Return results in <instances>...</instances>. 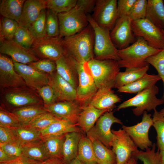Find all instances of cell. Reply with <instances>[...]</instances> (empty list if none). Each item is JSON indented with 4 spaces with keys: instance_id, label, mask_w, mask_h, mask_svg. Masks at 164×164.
Returning a JSON list of instances; mask_svg holds the SVG:
<instances>
[{
    "instance_id": "6da1fadb",
    "label": "cell",
    "mask_w": 164,
    "mask_h": 164,
    "mask_svg": "<svg viewBox=\"0 0 164 164\" xmlns=\"http://www.w3.org/2000/svg\"><path fill=\"white\" fill-rule=\"evenodd\" d=\"M60 40L65 52L78 63H83L94 58V34L89 23L80 32Z\"/></svg>"
},
{
    "instance_id": "7a4b0ae2",
    "label": "cell",
    "mask_w": 164,
    "mask_h": 164,
    "mask_svg": "<svg viewBox=\"0 0 164 164\" xmlns=\"http://www.w3.org/2000/svg\"><path fill=\"white\" fill-rule=\"evenodd\" d=\"M136 41L128 47L118 50L120 59L118 62L120 68L142 67L148 66L146 59L162 50L150 46L142 37H136Z\"/></svg>"
},
{
    "instance_id": "3957f363",
    "label": "cell",
    "mask_w": 164,
    "mask_h": 164,
    "mask_svg": "<svg viewBox=\"0 0 164 164\" xmlns=\"http://www.w3.org/2000/svg\"><path fill=\"white\" fill-rule=\"evenodd\" d=\"M87 63L98 89L114 88L116 77L120 68L118 61L100 60L94 58Z\"/></svg>"
},
{
    "instance_id": "277c9868",
    "label": "cell",
    "mask_w": 164,
    "mask_h": 164,
    "mask_svg": "<svg viewBox=\"0 0 164 164\" xmlns=\"http://www.w3.org/2000/svg\"><path fill=\"white\" fill-rule=\"evenodd\" d=\"M89 24L94 32V58L100 60H112L118 61L120 59L118 49L113 43L110 37V31L100 27L92 19L91 15H87Z\"/></svg>"
},
{
    "instance_id": "5b68a950",
    "label": "cell",
    "mask_w": 164,
    "mask_h": 164,
    "mask_svg": "<svg viewBox=\"0 0 164 164\" xmlns=\"http://www.w3.org/2000/svg\"><path fill=\"white\" fill-rule=\"evenodd\" d=\"M57 15L60 39L80 32L89 24L87 15L81 6L77 4L69 11Z\"/></svg>"
},
{
    "instance_id": "8992f818",
    "label": "cell",
    "mask_w": 164,
    "mask_h": 164,
    "mask_svg": "<svg viewBox=\"0 0 164 164\" xmlns=\"http://www.w3.org/2000/svg\"><path fill=\"white\" fill-rule=\"evenodd\" d=\"M159 91V88L155 85L146 88L120 104L117 110L135 107L132 110L133 113L137 116L141 115L145 111L154 110L157 107L164 103L163 98L159 99L156 97Z\"/></svg>"
},
{
    "instance_id": "52a82bcc",
    "label": "cell",
    "mask_w": 164,
    "mask_h": 164,
    "mask_svg": "<svg viewBox=\"0 0 164 164\" xmlns=\"http://www.w3.org/2000/svg\"><path fill=\"white\" fill-rule=\"evenodd\" d=\"M78 74V85L76 101L83 108L89 105L97 89L87 62L80 63L76 61Z\"/></svg>"
},
{
    "instance_id": "ba28073f",
    "label": "cell",
    "mask_w": 164,
    "mask_h": 164,
    "mask_svg": "<svg viewBox=\"0 0 164 164\" xmlns=\"http://www.w3.org/2000/svg\"><path fill=\"white\" fill-rule=\"evenodd\" d=\"M132 28L136 37L143 38L148 44L154 48H164V34L159 28L147 19L133 20Z\"/></svg>"
},
{
    "instance_id": "9c48e42d",
    "label": "cell",
    "mask_w": 164,
    "mask_h": 164,
    "mask_svg": "<svg viewBox=\"0 0 164 164\" xmlns=\"http://www.w3.org/2000/svg\"><path fill=\"white\" fill-rule=\"evenodd\" d=\"M91 16L100 27L111 31L118 19L117 1L96 0Z\"/></svg>"
},
{
    "instance_id": "30bf717a",
    "label": "cell",
    "mask_w": 164,
    "mask_h": 164,
    "mask_svg": "<svg viewBox=\"0 0 164 164\" xmlns=\"http://www.w3.org/2000/svg\"><path fill=\"white\" fill-rule=\"evenodd\" d=\"M29 50L35 56L54 61L65 53L58 36L52 37L47 36L36 39Z\"/></svg>"
},
{
    "instance_id": "8fae6325",
    "label": "cell",
    "mask_w": 164,
    "mask_h": 164,
    "mask_svg": "<svg viewBox=\"0 0 164 164\" xmlns=\"http://www.w3.org/2000/svg\"><path fill=\"white\" fill-rule=\"evenodd\" d=\"M114 111L105 112L97 121L96 124L87 132V136L96 138L110 149L114 135L111 130L113 124L117 123L122 125L121 121L116 117L113 114Z\"/></svg>"
},
{
    "instance_id": "7c38bea8",
    "label": "cell",
    "mask_w": 164,
    "mask_h": 164,
    "mask_svg": "<svg viewBox=\"0 0 164 164\" xmlns=\"http://www.w3.org/2000/svg\"><path fill=\"white\" fill-rule=\"evenodd\" d=\"M114 135L111 143L112 150L116 157L117 164H125L132 156L133 152L138 150V147L124 129L111 130Z\"/></svg>"
},
{
    "instance_id": "4fadbf2b",
    "label": "cell",
    "mask_w": 164,
    "mask_h": 164,
    "mask_svg": "<svg viewBox=\"0 0 164 164\" xmlns=\"http://www.w3.org/2000/svg\"><path fill=\"white\" fill-rule=\"evenodd\" d=\"M143 114L142 120L140 123L132 126L123 125L122 127L142 150L152 147L153 145L149 136V129L153 125L151 115L148 114L146 111Z\"/></svg>"
},
{
    "instance_id": "5bb4252c",
    "label": "cell",
    "mask_w": 164,
    "mask_h": 164,
    "mask_svg": "<svg viewBox=\"0 0 164 164\" xmlns=\"http://www.w3.org/2000/svg\"><path fill=\"white\" fill-rule=\"evenodd\" d=\"M0 85L6 91L23 88L27 86L23 79L15 70L12 60L1 54Z\"/></svg>"
},
{
    "instance_id": "9a60e30c",
    "label": "cell",
    "mask_w": 164,
    "mask_h": 164,
    "mask_svg": "<svg viewBox=\"0 0 164 164\" xmlns=\"http://www.w3.org/2000/svg\"><path fill=\"white\" fill-rule=\"evenodd\" d=\"M132 20L128 16L118 18L110 33L111 40L118 50L129 46L136 40L132 28Z\"/></svg>"
},
{
    "instance_id": "2e32d148",
    "label": "cell",
    "mask_w": 164,
    "mask_h": 164,
    "mask_svg": "<svg viewBox=\"0 0 164 164\" xmlns=\"http://www.w3.org/2000/svg\"><path fill=\"white\" fill-rule=\"evenodd\" d=\"M44 107L47 112L76 125L82 110V107L76 100L57 101Z\"/></svg>"
},
{
    "instance_id": "e0dca14e",
    "label": "cell",
    "mask_w": 164,
    "mask_h": 164,
    "mask_svg": "<svg viewBox=\"0 0 164 164\" xmlns=\"http://www.w3.org/2000/svg\"><path fill=\"white\" fill-rule=\"evenodd\" d=\"M14 68L26 86L36 91L48 84L49 75L40 71L29 64L14 62Z\"/></svg>"
},
{
    "instance_id": "ac0fdd59",
    "label": "cell",
    "mask_w": 164,
    "mask_h": 164,
    "mask_svg": "<svg viewBox=\"0 0 164 164\" xmlns=\"http://www.w3.org/2000/svg\"><path fill=\"white\" fill-rule=\"evenodd\" d=\"M1 54L10 56L13 62L29 64L39 59L13 39L0 40Z\"/></svg>"
},
{
    "instance_id": "d6986e66",
    "label": "cell",
    "mask_w": 164,
    "mask_h": 164,
    "mask_svg": "<svg viewBox=\"0 0 164 164\" xmlns=\"http://www.w3.org/2000/svg\"><path fill=\"white\" fill-rule=\"evenodd\" d=\"M55 62L57 73L76 90L78 85L76 60L65 52L64 55Z\"/></svg>"
},
{
    "instance_id": "ffe728a7",
    "label": "cell",
    "mask_w": 164,
    "mask_h": 164,
    "mask_svg": "<svg viewBox=\"0 0 164 164\" xmlns=\"http://www.w3.org/2000/svg\"><path fill=\"white\" fill-rule=\"evenodd\" d=\"M49 75L48 84L53 88L57 101L76 100V91L70 84L59 75L56 71Z\"/></svg>"
},
{
    "instance_id": "44dd1931",
    "label": "cell",
    "mask_w": 164,
    "mask_h": 164,
    "mask_svg": "<svg viewBox=\"0 0 164 164\" xmlns=\"http://www.w3.org/2000/svg\"><path fill=\"white\" fill-rule=\"evenodd\" d=\"M24 88L6 91L5 98L7 102L17 108L40 104L41 101L37 95Z\"/></svg>"
},
{
    "instance_id": "7402d4cb",
    "label": "cell",
    "mask_w": 164,
    "mask_h": 164,
    "mask_svg": "<svg viewBox=\"0 0 164 164\" xmlns=\"http://www.w3.org/2000/svg\"><path fill=\"white\" fill-rule=\"evenodd\" d=\"M46 8V0H27L23 5L19 26L28 29L37 19L42 11Z\"/></svg>"
},
{
    "instance_id": "603a6c76",
    "label": "cell",
    "mask_w": 164,
    "mask_h": 164,
    "mask_svg": "<svg viewBox=\"0 0 164 164\" xmlns=\"http://www.w3.org/2000/svg\"><path fill=\"white\" fill-rule=\"evenodd\" d=\"M121 101V98L112 89L102 88L98 89L89 105L99 109L112 110L115 107V104Z\"/></svg>"
},
{
    "instance_id": "cb8c5ba5",
    "label": "cell",
    "mask_w": 164,
    "mask_h": 164,
    "mask_svg": "<svg viewBox=\"0 0 164 164\" xmlns=\"http://www.w3.org/2000/svg\"><path fill=\"white\" fill-rule=\"evenodd\" d=\"M112 110H101L89 105L82 108L76 125L87 133L94 126L97 119L105 112Z\"/></svg>"
},
{
    "instance_id": "d4e9b609",
    "label": "cell",
    "mask_w": 164,
    "mask_h": 164,
    "mask_svg": "<svg viewBox=\"0 0 164 164\" xmlns=\"http://www.w3.org/2000/svg\"><path fill=\"white\" fill-rule=\"evenodd\" d=\"M161 78L158 75L147 73L133 82L118 89L120 93H138L145 89L155 85Z\"/></svg>"
},
{
    "instance_id": "484cf974",
    "label": "cell",
    "mask_w": 164,
    "mask_h": 164,
    "mask_svg": "<svg viewBox=\"0 0 164 164\" xmlns=\"http://www.w3.org/2000/svg\"><path fill=\"white\" fill-rule=\"evenodd\" d=\"M39 131L41 138L49 136L64 135L72 132H82L76 125L62 119L54 122L46 128Z\"/></svg>"
},
{
    "instance_id": "4316f807",
    "label": "cell",
    "mask_w": 164,
    "mask_h": 164,
    "mask_svg": "<svg viewBox=\"0 0 164 164\" xmlns=\"http://www.w3.org/2000/svg\"><path fill=\"white\" fill-rule=\"evenodd\" d=\"M81 132H72L66 134L63 144L62 158L66 164L77 157Z\"/></svg>"
},
{
    "instance_id": "83f0119b",
    "label": "cell",
    "mask_w": 164,
    "mask_h": 164,
    "mask_svg": "<svg viewBox=\"0 0 164 164\" xmlns=\"http://www.w3.org/2000/svg\"><path fill=\"white\" fill-rule=\"evenodd\" d=\"M145 18L164 30V3L162 0H148Z\"/></svg>"
},
{
    "instance_id": "f1b7e54d",
    "label": "cell",
    "mask_w": 164,
    "mask_h": 164,
    "mask_svg": "<svg viewBox=\"0 0 164 164\" xmlns=\"http://www.w3.org/2000/svg\"><path fill=\"white\" fill-rule=\"evenodd\" d=\"M47 112L44 106L37 104L16 108L11 112L23 126L27 125L39 116Z\"/></svg>"
},
{
    "instance_id": "f546056e",
    "label": "cell",
    "mask_w": 164,
    "mask_h": 164,
    "mask_svg": "<svg viewBox=\"0 0 164 164\" xmlns=\"http://www.w3.org/2000/svg\"><path fill=\"white\" fill-rule=\"evenodd\" d=\"M87 136L92 142L97 164L117 163L115 155L112 149L106 147L99 140L91 136Z\"/></svg>"
},
{
    "instance_id": "4dcf8cb0",
    "label": "cell",
    "mask_w": 164,
    "mask_h": 164,
    "mask_svg": "<svg viewBox=\"0 0 164 164\" xmlns=\"http://www.w3.org/2000/svg\"><path fill=\"white\" fill-rule=\"evenodd\" d=\"M149 65L142 67L126 68L125 71L119 72L115 81L114 88L118 89L131 83L147 73Z\"/></svg>"
},
{
    "instance_id": "1f68e13d",
    "label": "cell",
    "mask_w": 164,
    "mask_h": 164,
    "mask_svg": "<svg viewBox=\"0 0 164 164\" xmlns=\"http://www.w3.org/2000/svg\"><path fill=\"white\" fill-rule=\"evenodd\" d=\"M24 0H2L0 4V13L3 17L18 23L22 15Z\"/></svg>"
},
{
    "instance_id": "d6a6232c",
    "label": "cell",
    "mask_w": 164,
    "mask_h": 164,
    "mask_svg": "<svg viewBox=\"0 0 164 164\" xmlns=\"http://www.w3.org/2000/svg\"><path fill=\"white\" fill-rule=\"evenodd\" d=\"M22 145L23 155L28 158L42 162L50 158L42 139Z\"/></svg>"
},
{
    "instance_id": "836d02e7",
    "label": "cell",
    "mask_w": 164,
    "mask_h": 164,
    "mask_svg": "<svg viewBox=\"0 0 164 164\" xmlns=\"http://www.w3.org/2000/svg\"><path fill=\"white\" fill-rule=\"evenodd\" d=\"M77 158L86 164H97L92 142L87 136L82 135L80 140Z\"/></svg>"
},
{
    "instance_id": "e575fe53",
    "label": "cell",
    "mask_w": 164,
    "mask_h": 164,
    "mask_svg": "<svg viewBox=\"0 0 164 164\" xmlns=\"http://www.w3.org/2000/svg\"><path fill=\"white\" fill-rule=\"evenodd\" d=\"M9 128L16 139L22 145L41 139L39 130L25 126Z\"/></svg>"
},
{
    "instance_id": "d590c367",
    "label": "cell",
    "mask_w": 164,
    "mask_h": 164,
    "mask_svg": "<svg viewBox=\"0 0 164 164\" xmlns=\"http://www.w3.org/2000/svg\"><path fill=\"white\" fill-rule=\"evenodd\" d=\"M65 134L49 136L41 138L50 158H62L63 147Z\"/></svg>"
},
{
    "instance_id": "8d00e7d4",
    "label": "cell",
    "mask_w": 164,
    "mask_h": 164,
    "mask_svg": "<svg viewBox=\"0 0 164 164\" xmlns=\"http://www.w3.org/2000/svg\"><path fill=\"white\" fill-rule=\"evenodd\" d=\"M152 148L145 151L138 150L132 153V156L142 161L143 164H160V151H156V144H153Z\"/></svg>"
},
{
    "instance_id": "74e56055",
    "label": "cell",
    "mask_w": 164,
    "mask_h": 164,
    "mask_svg": "<svg viewBox=\"0 0 164 164\" xmlns=\"http://www.w3.org/2000/svg\"><path fill=\"white\" fill-rule=\"evenodd\" d=\"M153 126L157 132V145L160 151H164V116L156 109L154 110Z\"/></svg>"
},
{
    "instance_id": "f35d334b",
    "label": "cell",
    "mask_w": 164,
    "mask_h": 164,
    "mask_svg": "<svg viewBox=\"0 0 164 164\" xmlns=\"http://www.w3.org/2000/svg\"><path fill=\"white\" fill-rule=\"evenodd\" d=\"M19 26L15 20L3 17L0 21V40L13 39Z\"/></svg>"
},
{
    "instance_id": "ab89813d",
    "label": "cell",
    "mask_w": 164,
    "mask_h": 164,
    "mask_svg": "<svg viewBox=\"0 0 164 164\" xmlns=\"http://www.w3.org/2000/svg\"><path fill=\"white\" fill-rule=\"evenodd\" d=\"M60 119L48 112L39 116L27 125L23 126L40 131L45 129L52 123Z\"/></svg>"
},
{
    "instance_id": "60d3db41",
    "label": "cell",
    "mask_w": 164,
    "mask_h": 164,
    "mask_svg": "<svg viewBox=\"0 0 164 164\" xmlns=\"http://www.w3.org/2000/svg\"><path fill=\"white\" fill-rule=\"evenodd\" d=\"M13 39L26 49L29 50L36 39L28 29L19 26Z\"/></svg>"
},
{
    "instance_id": "b9f144b4",
    "label": "cell",
    "mask_w": 164,
    "mask_h": 164,
    "mask_svg": "<svg viewBox=\"0 0 164 164\" xmlns=\"http://www.w3.org/2000/svg\"><path fill=\"white\" fill-rule=\"evenodd\" d=\"M77 0H47L46 8L58 14L67 12L76 5Z\"/></svg>"
},
{
    "instance_id": "7bdbcfd3",
    "label": "cell",
    "mask_w": 164,
    "mask_h": 164,
    "mask_svg": "<svg viewBox=\"0 0 164 164\" xmlns=\"http://www.w3.org/2000/svg\"><path fill=\"white\" fill-rule=\"evenodd\" d=\"M46 11L43 9L37 19L29 28L28 29L36 39L46 36Z\"/></svg>"
},
{
    "instance_id": "ee69618b",
    "label": "cell",
    "mask_w": 164,
    "mask_h": 164,
    "mask_svg": "<svg viewBox=\"0 0 164 164\" xmlns=\"http://www.w3.org/2000/svg\"><path fill=\"white\" fill-rule=\"evenodd\" d=\"M46 31L49 37L59 36V24L57 15L48 9L46 12Z\"/></svg>"
},
{
    "instance_id": "f6af8a7d",
    "label": "cell",
    "mask_w": 164,
    "mask_h": 164,
    "mask_svg": "<svg viewBox=\"0 0 164 164\" xmlns=\"http://www.w3.org/2000/svg\"><path fill=\"white\" fill-rule=\"evenodd\" d=\"M146 61L156 69L162 80L164 91L162 98L164 100V48L157 53L148 58Z\"/></svg>"
},
{
    "instance_id": "bcb514c9",
    "label": "cell",
    "mask_w": 164,
    "mask_h": 164,
    "mask_svg": "<svg viewBox=\"0 0 164 164\" xmlns=\"http://www.w3.org/2000/svg\"><path fill=\"white\" fill-rule=\"evenodd\" d=\"M148 1L136 0L128 16L132 21L145 18Z\"/></svg>"
},
{
    "instance_id": "7dc6e473",
    "label": "cell",
    "mask_w": 164,
    "mask_h": 164,
    "mask_svg": "<svg viewBox=\"0 0 164 164\" xmlns=\"http://www.w3.org/2000/svg\"><path fill=\"white\" fill-rule=\"evenodd\" d=\"M37 70L44 73L51 75L56 71L55 61L48 60H39L29 64Z\"/></svg>"
},
{
    "instance_id": "c3c4849f",
    "label": "cell",
    "mask_w": 164,
    "mask_h": 164,
    "mask_svg": "<svg viewBox=\"0 0 164 164\" xmlns=\"http://www.w3.org/2000/svg\"><path fill=\"white\" fill-rule=\"evenodd\" d=\"M37 91L42 99L44 106L49 105L57 101V99L52 87L49 84L38 89Z\"/></svg>"
},
{
    "instance_id": "681fc988",
    "label": "cell",
    "mask_w": 164,
    "mask_h": 164,
    "mask_svg": "<svg viewBox=\"0 0 164 164\" xmlns=\"http://www.w3.org/2000/svg\"><path fill=\"white\" fill-rule=\"evenodd\" d=\"M0 126L9 127H16L22 125L11 112L1 108Z\"/></svg>"
},
{
    "instance_id": "f907efd6",
    "label": "cell",
    "mask_w": 164,
    "mask_h": 164,
    "mask_svg": "<svg viewBox=\"0 0 164 164\" xmlns=\"http://www.w3.org/2000/svg\"><path fill=\"white\" fill-rule=\"evenodd\" d=\"M0 148L9 155L15 157L23 155L22 145L17 139L4 144H0Z\"/></svg>"
},
{
    "instance_id": "816d5d0a",
    "label": "cell",
    "mask_w": 164,
    "mask_h": 164,
    "mask_svg": "<svg viewBox=\"0 0 164 164\" xmlns=\"http://www.w3.org/2000/svg\"><path fill=\"white\" fill-rule=\"evenodd\" d=\"M136 0H119L117 1V11L118 19L128 16Z\"/></svg>"
},
{
    "instance_id": "f5cc1de1",
    "label": "cell",
    "mask_w": 164,
    "mask_h": 164,
    "mask_svg": "<svg viewBox=\"0 0 164 164\" xmlns=\"http://www.w3.org/2000/svg\"><path fill=\"white\" fill-rule=\"evenodd\" d=\"M16 139L9 127L0 126V144H4Z\"/></svg>"
},
{
    "instance_id": "db71d44e",
    "label": "cell",
    "mask_w": 164,
    "mask_h": 164,
    "mask_svg": "<svg viewBox=\"0 0 164 164\" xmlns=\"http://www.w3.org/2000/svg\"><path fill=\"white\" fill-rule=\"evenodd\" d=\"M42 163L22 155L10 161L0 162V164H42Z\"/></svg>"
},
{
    "instance_id": "11a10c76",
    "label": "cell",
    "mask_w": 164,
    "mask_h": 164,
    "mask_svg": "<svg viewBox=\"0 0 164 164\" xmlns=\"http://www.w3.org/2000/svg\"><path fill=\"white\" fill-rule=\"evenodd\" d=\"M96 0H77V5L81 6L87 15L93 12Z\"/></svg>"
},
{
    "instance_id": "9f6ffc18",
    "label": "cell",
    "mask_w": 164,
    "mask_h": 164,
    "mask_svg": "<svg viewBox=\"0 0 164 164\" xmlns=\"http://www.w3.org/2000/svg\"><path fill=\"white\" fill-rule=\"evenodd\" d=\"M16 158L9 155L0 148V162L10 161Z\"/></svg>"
},
{
    "instance_id": "6f0895ef",
    "label": "cell",
    "mask_w": 164,
    "mask_h": 164,
    "mask_svg": "<svg viewBox=\"0 0 164 164\" xmlns=\"http://www.w3.org/2000/svg\"><path fill=\"white\" fill-rule=\"evenodd\" d=\"M42 164H66L62 158L53 157L43 162Z\"/></svg>"
},
{
    "instance_id": "680465c9",
    "label": "cell",
    "mask_w": 164,
    "mask_h": 164,
    "mask_svg": "<svg viewBox=\"0 0 164 164\" xmlns=\"http://www.w3.org/2000/svg\"><path fill=\"white\" fill-rule=\"evenodd\" d=\"M67 164H86L83 162L81 161H80L79 159H78L77 158H76L69 162L67 163Z\"/></svg>"
},
{
    "instance_id": "91938a15",
    "label": "cell",
    "mask_w": 164,
    "mask_h": 164,
    "mask_svg": "<svg viewBox=\"0 0 164 164\" xmlns=\"http://www.w3.org/2000/svg\"><path fill=\"white\" fill-rule=\"evenodd\" d=\"M137 159L132 156L125 164H137Z\"/></svg>"
},
{
    "instance_id": "94428289",
    "label": "cell",
    "mask_w": 164,
    "mask_h": 164,
    "mask_svg": "<svg viewBox=\"0 0 164 164\" xmlns=\"http://www.w3.org/2000/svg\"><path fill=\"white\" fill-rule=\"evenodd\" d=\"M160 164H164V151H160Z\"/></svg>"
},
{
    "instance_id": "6125c7cd",
    "label": "cell",
    "mask_w": 164,
    "mask_h": 164,
    "mask_svg": "<svg viewBox=\"0 0 164 164\" xmlns=\"http://www.w3.org/2000/svg\"><path fill=\"white\" fill-rule=\"evenodd\" d=\"M159 112L164 116V108H162L160 111Z\"/></svg>"
},
{
    "instance_id": "be15d7a7",
    "label": "cell",
    "mask_w": 164,
    "mask_h": 164,
    "mask_svg": "<svg viewBox=\"0 0 164 164\" xmlns=\"http://www.w3.org/2000/svg\"><path fill=\"white\" fill-rule=\"evenodd\" d=\"M162 30V31L163 32V33L164 34V30Z\"/></svg>"
},
{
    "instance_id": "e7e4bbea",
    "label": "cell",
    "mask_w": 164,
    "mask_h": 164,
    "mask_svg": "<svg viewBox=\"0 0 164 164\" xmlns=\"http://www.w3.org/2000/svg\"><path fill=\"white\" fill-rule=\"evenodd\" d=\"M116 164H117V163Z\"/></svg>"
}]
</instances>
